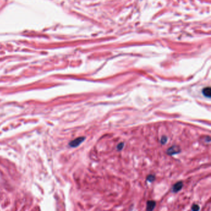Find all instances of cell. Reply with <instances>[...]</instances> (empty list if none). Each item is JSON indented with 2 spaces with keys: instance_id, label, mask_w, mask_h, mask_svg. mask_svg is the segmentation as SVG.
<instances>
[{
  "instance_id": "obj_2",
  "label": "cell",
  "mask_w": 211,
  "mask_h": 211,
  "mask_svg": "<svg viewBox=\"0 0 211 211\" xmlns=\"http://www.w3.org/2000/svg\"><path fill=\"white\" fill-rule=\"evenodd\" d=\"M181 151V149L178 146H176V145H173V146L170 147L168 150H167V153L168 155H174L176 154V153H178L180 152Z\"/></svg>"
},
{
  "instance_id": "obj_3",
  "label": "cell",
  "mask_w": 211,
  "mask_h": 211,
  "mask_svg": "<svg viewBox=\"0 0 211 211\" xmlns=\"http://www.w3.org/2000/svg\"><path fill=\"white\" fill-rule=\"evenodd\" d=\"M183 185V183L181 182V181H179V182L176 183V184L174 185L173 187V192L176 193V192L180 191V190L182 188Z\"/></svg>"
},
{
  "instance_id": "obj_7",
  "label": "cell",
  "mask_w": 211,
  "mask_h": 211,
  "mask_svg": "<svg viewBox=\"0 0 211 211\" xmlns=\"http://www.w3.org/2000/svg\"><path fill=\"white\" fill-rule=\"evenodd\" d=\"M124 143H120V144H118V145H117V149H118L119 150H122L123 149V147H124Z\"/></svg>"
},
{
  "instance_id": "obj_5",
  "label": "cell",
  "mask_w": 211,
  "mask_h": 211,
  "mask_svg": "<svg viewBox=\"0 0 211 211\" xmlns=\"http://www.w3.org/2000/svg\"><path fill=\"white\" fill-rule=\"evenodd\" d=\"M203 94L205 97L208 98H211V89L210 87L204 88L203 90Z\"/></svg>"
},
{
  "instance_id": "obj_1",
  "label": "cell",
  "mask_w": 211,
  "mask_h": 211,
  "mask_svg": "<svg viewBox=\"0 0 211 211\" xmlns=\"http://www.w3.org/2000/svg\"><path fill=\"white\" fill-rule=\"evenodd\" d=\"M85 137H79V138H76L74 140L70 142L69 145L71 147H76L78 145H80L84 140H85Z\"/></svg>"
},
{
  "instance_id": "obj_8",
  "label": "cell",
  "mask_w": 211,
  "mask_h": 211,
  "mask_svg": "<svg viewBox=\"0 0 211 211\" xmlns=\"http://www.w3.org/2000/svg\"><path fill=\"white\" fill-rule=\"evenodd\" d=\"M154 180H155V176H153V175H149V176H148L147 180L150 181V182H152V181H153Z\"/></svg>"
},
{
  "instance_id": "obj_4",
  "label": "cell",
  "mask_w": 211,
  "mask_h": 211,
  "mask_svg": "<svg viewBox=\"0 0 211 211\" xmlns=\"http://www.w3.org/2000/svg\"><path fill=\"white\" fill-rule=\"evenodd\" d=\"M155 202L153 201H149L147 203V208L146 209L148 211H152L155 207Z\"/></svg>"
},
{
  "instance_id": "obj_9",
  "label": "cell",
  "mask_w": 211,
  "mask_h": 211,
  "mask_svg": "<svg viewBox=\"0 0 211 211\" xmlns=\"http://www.w3.org/2000/svg\"><path fill=\"white\" fill-rule=\"evenodd\" d=\"M199 209V207L198 205H194L192 208V210L193 211H198Z\"/></svg>"
},
{
  "instance_id": "obj_6",
  "label": "cell",
  "mask_w": 211,
  "mask_h": 211,
  "mask_svg": "<svg viewBox=\"0 0 211 211\" xmlns=\"http://www.w3.org/2000/svg\"><path fill=\"white\" fill-rule=\"evenodd\" d=\"M167 138L166 136H163L162 138V139H161V143H162V144H165L166 142H167Z\"/></svg>"
}]
</instances>
